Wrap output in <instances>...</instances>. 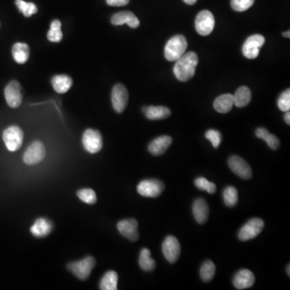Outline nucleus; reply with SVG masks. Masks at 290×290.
<instances>
[{
	"label": "nucleus",
	"mask_w": 290,
	"mask_h": 290,
	"mask_svg": "<svg viewBox=\"0 0 290 290\" xmlns=\"http://www.w3.org/2000/svg\"><path fill=\"white\" fill-rule=\"evenodd\" d=\"M195 186L201 191H207L209 194H215L216 191V186L215 183L210 182L205 177H198L195 180Z\"/></svg>",
	"instance_id": "34"
},
{
	"label": "nucleus",
	"mask_w": 290,
	"mask_h": 290,
	"mask_svg": "<svg viewBox=\"0 0 290 290\" xmlns=\"http://www.w3.org/2000/svg\"><path fill=\"white\" fill-rule=\"evenodd\" d=\"M183 1L189 5H194V4H196L198 0H183Z\"/></svg>",
	"instance_id": "40"
},
{
	"label": "nucleus",
	"mask_w": 290,
	"mask_h": 290,
	"mask_svg": "<svg viewBox=\"0 0 290 290\" xmlns=\"http://www.w3.org/2000/svg\"><path fill=\"white\" fill-rule=\"evenodd\" d=\"M209 209L207 202L203 198H198L193 204V214L194 219L199 224H204L207 221Z\"/></svg>",
	"instance_id": "20"
},
{
	"label": "nucleus",
	"mask_w": 290,
	"mask_h": 290,
	"mask_svg": "<svg viewBox=\"0 0 290 290\" xmlns=\"http://www.w3.org/2000/svg\"><path fill=\"white\" fill-rule=\"evenodd\" d=\"M256 137L259 139H262L267 143L269 148L276 150L280 146V141L275 135L271 134L267 129L263 127H259L256 129Z\"/></svg>",
	"instance_id": "28"
},
{
	"label": "nucleus",
	"mask_w": 290,
	"mask_h": 290,
	"mask_svg": "<svg viewBox=\"0 0 290 290\" xmlns=\"http://www.w3.org/2000/svg\"><path fill=\"white\" fill-rule=\"evenodd\" d=\"M118 274L115 271H108L103 275L100 281L99 288L102 290H116L118 285Z\"/></svg>",
	"instance_id": "26"
},
{
	"label": "nucleus",
	"mask_w": 290,
	"mask_h": 290,
	"mask_svg": "<svg viewBox=\"0 0 290 290\" xmlns=\"http://www.w3.org/2000/svg\"><path fill=\"white\" fill-rule=\"evenodd\" d=\"M188 43L182 35H177L172 37L165 48V56L169 62H176L186 52Z\"/></svg>",
	"instance_id": "2"
},
{
	"label": "nucleus",
	"mask_w": 290,
	"mask_h": 290,
	"mask_svg": "<svg viewBox=\"0 0 290 290\" xmlns=\"http://www.w3.org/2000/svg\"><path fill=\"white\" fill-rule=\"evenodd\" d=\"M228 165L230 169L241 178L248 180L252 177V169L243 158L231 156L228 160Z\"/></svg>",
	"instance_id": "15"
},
{
	"label": "nucleus",
	"mask_w": 290,
	"mask_h": 290,
	"mask_svg": "<svg viewBox=\"0 0 290 290\" xmlns=\"http://www.w3.org/2000/svg\"><path fill=\"white\" fill-rule=\"evenodd\" d=\"M289 268H290L289 266H288V267H287V273H288V276H290Z\"/></svg>",
	"instance_id": "42"
},
{
	"label": "nucleus",
	"mask_w": 290,
	"mask_h": 290,
	"mask_svg": "<svg viewBox=\"0 0 290 290\" xmlns=\"http://www.w3.org/2000/svg\"><path fill=\"white\" fill-rule=\"evenodd\" d=\"M223 200L226 206L233 207L238 202V191L233 187H228L223 191Z\"/></svg>",
	"instance_id": "31"
},
{
	"label": "nucleus",
	"mask_w": 290,
	"mask_h": 290,
	"mask_svg": "<svg viewBox=\"0 0 290 290\" xmlns=\"http://www.w3.org/2000/svg\"><path fill=\"white\" fill-rule=\"evenodd\" d=\"M128 101V92L126 87L122 84H116L112 89V102L114 110L117 113L124 112Z\"/></svg>",
	"instance_id": "12"
},
{
	"label": "nucleus",
	"mask_w": 290,
	"mask_h": 290,
	"mask_svg": "<svg viewBox=\"0 0 290 290\" xmlns=\"http://www.w3.org/2000/svg\"><path fill=\"white\" fill-rule=\"evenodd\" d=\"M54 230V224L52 222L45 218H39L33 223L30 231L35 237L44 238L47 236Z\"/></svg>",
	"instance_id": "17"
},
{
	"label": "nucleus",
	"mask_w": 290,
	"mask_h": 290,
	"mask_svg": "<svg viewBox=\"0 0 290 290\" xmlns=\"http://www.w3.org/2000/svg\"><path fill=\"white\" fill-rule=\"evenodd\" d=\"M255 0H231V6L235 12H244L253 5Z\"/></svg>",
	"instance_id": "35"
},
{
	"label": "nucleus",
	"mask_w": 290,
	"mask_h": 290,
	"mask_svg": "<svg viewBox=\"0 0 290 290\" xmlns=\"http://www.w3.org/2000/svg\"><path fill=\"white\" fill-rule=\"evenodd\" d=\"M16 5L19 12L23 13L25 17H30L37 12V7L33 3L25 2L23 0H16Z\"/></svg>",
	"instance_id": "32"
},
{
	"label": "nucleus",
	"mask_w": 290,
	"mask_h": 290,
	"mask_svg": "<svg viewBox=\"0 0 290 290\" xmlns=\"http://www.w3.org/2000/svg\"><path fill=\"white\" fill-rule=\"evenodd\" d=\"M173 142L171 137L169 136H162L154 139L148 145V151L154 156H161L166 152Z\"/></svg>",
	"instance_id": "19"
},
{
	"label": "nucleus",
	"mask_w": 290,
	"mask_h": 290,
	"mask_svg": "<svg viewBox=\"0 0 290 290\" xmlns=\"http://www.w3.org/2000/svg\"><path fill=\"white\" fill-rule=\"evenodd\" d=\"M234 106V96L231 94H222L214 102V108L219 113H228Z\"/></svg>",
	"instance_id": "22"
},
{
	"label": "nucleus",
	"mask_w": 290,
	"mask_h": 290,
	"mask_svg": "<svg viewBox=\"0 0 290 290\" xmlns=\"http://www.w3.org/2000/svg\"><path fill=\"white\" fill-rule=\"evenodd\" d=\"M165 190V184L156 179H148L141 181L137 186V192L146 198H156Z\"/></svg>",
	"instance_id": "5"
},
{
	"label": "nucleus",
	"mask_w": 290,
	"mask_h": 290,
	"mask_svg": "<svg viewBox=\"0 0 290 290\" xmlns=\"http://www.w3.org/2000/svg\"><path fill=\"white\" fill-rule=\"evenodd\" d=\"M46 151L41 141H35L27 148L23 154V160L26 165L35 166L42 162L45 157Z\"/></svg>",
	"instance_id": "7"
},
{
	"label": "nucleus",
	"mask_w": 290,
	"mask_h": 290,
	"mask_svg": "<svg viewBox=\"0 0 290 290\" xmlns=\"http://www.w3.org/2000/svg\"><path fill=\"white\" fill-rule=\"evenodd\" d=\"M106 1L107 4H108L109 6L122 7L127 5L130 0H106Z\"/></svg>",
	"instance_id": "38"
},
{
	"label": "nucleus",
	"mask_w": 290,
	"mask_h": 290,
	"mask_svg": "<svg viewBox=\"0 0 290 290\" xmlns=\"http://www.w3.org/2000/svg\"><path fill=\"white\" fill-rule=\"evenodd\" d=\"M52 85L54 91L59 94H64L71 88L73 80L68 75H56L52 77Z\"/></svg>",
	"instance_id": "23"
},
{
	"label": "nucleus",
	"mask_w": 290,
	"mask_h": 290,
	"mask_svg": "<svg viewBox=\"0 0 290 290\" xmlns=\"http://www.w3.org/2000/svg\"><path fill=\"white\" fill-rule=\"evenodd\" d=\"M143 112L147 119L150 120H160L167 119L171 115L169 108L163 106H149L143 108Z\"/></svg>",
	"instance_id": "21"
},
{
	"label": "nucleus",
	"mask_w": 290,
	"mask_h": 290,
	"mask_svg": "<svg viewBox=\"0 0 290 290\" xmlns=\"http://www.w3.org/2000/svg\"><path fill=\"white\" fill-rule=\"evenodd\" d=\"M198 64V58L197 54L194 52L184 54L176 61L173 67V73L179 81H189L195 74Z\"/></svg>",
	"instance_id": "1"
},
{
	"label": "nucleus",
	"mask_w": 290,
	"mask_h": 290,
	"mask_svg": "<svg viewBox=\"0 0 290 290\" xmlns=\"http://www.w3.org/2000/svg\"><path fill=\"white\" fill-rule=\"evenodd\" d=\"M62 23L58 19L52 20L50 25L49 31L48 32L47 37L48 40L51 42L58 43L62 41L63 34H62Z\"/></svg>",
	"instance_id": "29"
},
{
	"label": "nucleus",
	"mask_w": 290,
	"mask_h": 290,
	"mask_svg": "<svg viewBox=\"0 0 290 290\" xmlns=\"http://www.w3.org/2000/svg\"><path fill=\"white\" fill-rule=\"evenodd\" d=\"M83 144L87 152L92 154L97 153L101 151L103 145L102 135L97 130L87 129L83 133Z\"/></svg>",
	"instance_id": "6"
},
{
	"label": "nucleus",
	"mask_w": 290,
	"mask_h": 290,
	"mask_svg": "<svg viewBox=\"0 0 290 290\" xmlns=\"http://www.w3.org/2000/svg\"><path fill=\"white\" fill-rule=\"evenodd\" d=\"M216 268L215 263L212 260H206L204 262L201 269H200V277L202 281L209 282L213 279L216 274Z\"/></svg>",
	"instance_id": "30"
},
{
	"label": "nucleus",
	"mask_w": 290,
	"mask_h": 290,
	"mask_svg": "<svg viewBox=\"0 0 290 290\" xmlns=\"http://www.w3.org/2000/svg\"><path fill=\"white\" fill-rule=\"evenodd\" d=\"M266 42V39L259 34L252 35L247 39L243 46V54L248 59H255L259 56V50Z\"/></svg>",
	"instance_id": "9"
},
{
	"label": "nucleus",
	"mask_w": 290,
	"mask_h": 290,
	"mask_svg": "<svg viewBox=\"0 0 290 290\" xmlns=\"http://www.w3.org/2000/svg\"><path fill=\"white\" fill-rule=\"evenodd\" d=\"M205 137L207 139L208 141L212 142V145L214 148H218L222 142V134L219 133L217 130H214V129H209L206 131L205 134Z\"/></svg>",
	"instance_id": "36"
},
{
	"label": "nucleus",
	"mask_w": 290,
	"mask_h": 290,
	"mask_svg": "<svg viewBox=\"0 0 290 290\" xmlns=\"http://www.w3.org/2000/svg\"><path fill=\"white\" fill-rule=\"evenodd\" d=\"M4 95L8 106L12 108H19L22 103V87L19 82L13 80L4 90Z\"/></svg>",
	"instance_id": "11"
},
{
	"label": "nucleus",
	"mask_w": 290,
	"mask_h": 290,
	"mask_svg": "<svg viewBox=\"0 0 290 290\" xmlns=\"http://www.w3.org/2000/svg\"><path fill=\"white\" fill-rule=\"evenodd\" d=\"M3 139L10 152H16L23 144V133L18 126H11L4 131Z\"/></svg>",
	"instance_id": "4"
},
{
	"label": "nucleus",
	"mask_w": 290,
	"mask_h": 290,
	"mask_svg": "<svg viewBox=\"0 0 290 290\" xmlns=\"http://www.w3.org/2000/svg\"><path fill=\"white\" fill-rule=\"evenodd\" d=\"M162 252L169 263H174L177 261L181 254V246L177 239L173 235L166 237L162 244Z\"/></svg>",
	"instance_id": "13"
},
{
	"label": "nucleus",
	"mask_w": 290,
	"mask_h": 290,
	"mask_svg": "<svg viewBox=\"0 0 290 290\" xmlns=\"http://www.w3.org/2000/svg\"><path fill=\"white\" fill-rule=\"evenodd\" d=\"M139 265L145 272L153 271L156 268V262L151 257V252L148 248H143L139 258Z\"/></svg>",
	"instance_id": "27"
},
{
	"label": "nucleus",
	"mask_w": 290,
	"mask_h": 290,
	"mask_svg": "<svg viewBox=\"0 0 290 290\" xmlns=\"http://www.w3.org/2000/svg\"><path fill=\"white\" fill-rule=\"evenodd\" d=\"M255 276L248 269H241L233 279V284L237 289H245L250 288L255 283Z\"/></svg>",
	"instance_id": "16"
},
{
	"label": "nucleus",
	"mask_w": 290,
	"mask_h": 290,
	"mask_svg": "<svg viewBox=\"0 0 290 290\" xmlns=\"http://www.w3.org/2000/svg\"><path fill=\"white\" fill-rule=\"evenodd\" d=\"M30 54L29 46L25 43L18 42L12 47V56L18 64H24L28 62Z\"/></svg>",
	"instance_id": "24"
},
{
	"label": "nucleus",
	"mask_w": 290,
	"mask_h": 290,
	"mask_svg": "<svg viewBox=\"0 0 290 290\" xmlns=\"http://www.w3.org/2000/svg\"><path fill=\"white\" fill-rule=\"evenodd\" d=\"M94 266L95 259L93 256H88L78 261L69 263L67 269L79 280L85 281L90 277Z\"/></svg>",
	"instance_id": "3"
},
{
	"label": "nucleus",
	"mask_w": 290,
	"mask_h": 290,
	"mask_svg": "<svg viewBox=\"0 0 290 290\" xmlns=\"http://www.w3.org/2000/svg\"><path fill=\"white\" fill-rule=\"evenodd\" d=\"M265 227V223L261 219L254 218L251 219L248 223L243 226L240 230L238 237L240 241H248L252 239L256 238L259 233L261 232Z\"/></svg>",
	"instance_id": "8"
},
{
	"label": "nucleus",
	"mask_w": 290,
	"mask_h": 290,
	"mask_svg": "<svg viewBox=\"0 0 290 290\" xmlns=\"http://www.w3.org/2000/svg\"><path fill=\"white\" fill-rule=\"evenodd\" d=\"M284 121L287 124H290V112L289 111L288 112H285V115H284Z\"/></svg>",
	"instance_id": "39"
},
{
	"label": "nucleus",
	"mask_w": 290,
	"mask_h": 290,
	"mask_svg": "<svg viewBox=\"0 0 290 290\" xmlns=\"http://www.w3.org/2000/svg\"><path fill=\"white\" fill-rule=\"evenodd\" d=\"M112 23L116 26L127 23L131 29H137L140 26V20L134 13L131 12H121L113 15L111 19Z\"/></svg>",
	"instance_id": "18"
},
{
	"label": "nucleus",
	"mask_w": 290,
	"mask_h": 290,
	"mask_svg": "<svg viewBox=\"0 0 290 290\" xmlns=\"http://www.w3.org/2000/svg\"><path fill=\"white\" fill-rule=\"evenodd\" d=\"M233 96H234V105L237 108H242L248 106L252 98V93L248 87L242 86L238 88Z\"/></svg>",
	"instance_id": "25"
},
{
	"label": "nucleus",
	"mask_w": 290,
	"mask_h": 290,
	"mask_svg": "<svg viewBox=\"0 0 290 290\" xmlns=\"http://www.w3.org/2000/svg\"><path fill=\"white\" fill-rule=\"evenodd\" d=\"M77 197L83 202L93 205L97 202L96 194L91 189H83L77 191Z\"/></svg>",
	"instance_id": "33"
},
{
	"label": "nucleus",
	"mask_w": 290,
	"mask_h": 290,
	"mask_svg": "<svg viewBox=\"0 0 290 290\" xmlns=\"http://www.w3.org/2000/svg\"><path fill=\"white\" fill-rule=\"evenodd\" d=\"M215 17L213 14L207 10H204L198 13L195 19V28L198 34L208 36L210 34L215 28Z\"/></svg>",
	"instance_id": "10"
},
{
	"label": "nucleus",
	"mask_w": 290,
	"mask_h": 290,
	"mask_svg": "<svg viewBox=\"0 0 290 290\" xmlns=\"http://www.w3.org/2000/svg\"><path fill=\"white\" fill-rule=\"evenodd\" d=\"M289 34H290L289 31L284 32V33H283V37H287V38H289L290 37Z\"/></svg>",
	"instance_id": "41"
},
{
	"label": "nucleus",
	"mask_w": 290,
	"mask_h": 290,
	"mask_svg": "<svg viewBox=\"0 0 290 290\" xmlns=\"http://www.w3.org/2000/svg\"><path fill=\"white\" fill-rule=\"evenodd\" d=\"M277 105H278L279 109L282 112H286L290 109V90L288 89L286 91H284L281 94V96L279 97L278 101H277Z\"/></svg>",
	"instance_id": "37"
},
{
	"label": "nucleus",
	"mask_w": 290,
	"mask_h": 290,
	"mask_svg": "<svg viewBox=\"0 0 290 290\" xmlns=\"http://www.w3.org/2000/svg\"><path fill=\"white\" fill-rule=\"evenodd\" d=\"M118 231L125 238L131 242H136L140 238L138 232V223L134 219H124L117 224Z\"/></svg>",
	"instance_id": "14"
}]
</instances>
